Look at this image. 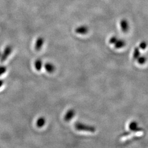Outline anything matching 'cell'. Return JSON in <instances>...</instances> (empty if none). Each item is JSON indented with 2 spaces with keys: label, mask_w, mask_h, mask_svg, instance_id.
Here are the masks:
<instances>
[{
  "label": "cell",
  "mask_w": 148,
  "mask_h": 148,
  "mask_svg": "<svg viewBox=\"0 0 148 148\" xmlns=\"http://www.w3.org/2000/svg\"><path fill=\"white\" fill-rule=\"evenodd\" d=\"M13 48L11 46H7L5 48L3 52L1 55L0 57V62L3 63L5 61L7 58L10 56L12 52Z\"/></svg>",
  "instance_id": "1"
},
{
  "label": "cell",
  "mask_w": 148,
  "mask_h": 148,
  "mask_svg": "<svg viewBox=\"0 0 148 148\" xmlns=\"http://www.w3.org/2000/svg\"><path fill=\"white\" fill-rule=\"evenodd\" d=\"M75 128L77 129V130L79 131H87L91 132H93L95 131V128L94 127L84 125V124H82L81 123H77L76 124H75Z\"/></svg>",
  "instance_id": "2"
},
{
  "label": "cell",
  "mask_w": 148,
  "mask_h": 148,
  "mask_svg": "<svg viewBox=\"0 0 148 148\" xmlns=\"http://www.w3.org/2000/svg\"><path fill=\"white\" fill-rule=\"evenodd\" d=\"M88 31H89L88 27L86 25L79 26L75 29V32L77 34H80V35H86L88 33Z\"/></svg>",
  "instance_id": "3"
},
{
  "label": "cell",
  "mask_w": 148,
  "mask_h": 148,
  "mask_svg": "<svg viewBox=\"0 0 148 148\" xmlns=\"http://www.w3.org/2000/svg\"><path fill=\"white\" fill-rule=\"evenodd\" d=\"M44 43V39L42 37H39L37 39V40L36 41V42L35 44V49L38 51L40 49H41V48L42 47Z\"/></svg>",
  "instance_id": "4"
},
{
  "label": "cell",
  "mask_w": 148,
  "mask_h": 148,
  "mask_svg": "<svg viewBox=\"0 0 148 148\" xmlns=\"http://www.w3.org/2000/svg\"><path fill=\"white\" fill-rule=\"evenodd\" d=\"M120 26H121L122 31L123 32H128L129 29V25L126 20L125 19L122 20L120 22Z\"/></svg>",
  "instance_id": "5"
},
{
  "label": "cell",
  "mask_w": 148,
  "mask_h": 148,
  "mask_svg": "<svg viewBox=\"0 0 148 148\" xmlns=\"http://www.w3.org/2000/svg\"><path fill=\"white\" fill-rule=\"evenodd\" d=\"M45 68L48 73H53L56 70L55 66L51 63H47L45 65Z\"/></svg>",
  "instance_id": "6"
},
{
  "label": "cell",
  "mask_w": 148,
  "mask_h": 148,
  "mask_svg": "<svg viewBox=\"0 0 148 148\" xmlns=\"http://www.w3.org/2000/svg\"><path fill=\"white\" fill-rule=\"evenodd\" d=\"M75 115V111L73 110H70L66 112V114L65 115L64 119L66 121H69L71 119H72L74 116Z\"/></svg>",
  "instance_id": "7"
},
{
  "label": "cell",
  "mask_w": 148,
  "mask_h": 148,
  "mask_svg": "<svg viewBox=\"0 0 148 148\" xmlns=\"http://www.w3.org/2000/svg\"><path fill=\"white\" fill-rule=\"evenodd\" d=\"M114 45L115 47L117 49H119V48H121L125 47L126 45V42L122 40H118L117 39L116 42L115 43Z\"/></svg>",
  "instance_id": "8"
},
{
  "label": "cell",
  "mask_w": 148,
  "mask_h": 148,
  "mask_svg": "<svg viewBox=\"0 0 148 148\" xmlns=\"http://www.w3.org/2000/svg\"><path fill=\"white\" fill-rule=\"evenodd\" d=\"M34 66L35 69L37 70V71H40L42 69V62L41 60L40 59H37L34 63Z\"/></svg>",
  "instance_id": "9"
},
{
  "label": "cell",
  "mask_w": 148,
  "mask_h": 148,
  "mask_svg": "<svg viewBox=\"0 0 148 148\" xmlns=\"http://www.w3.org/2000/svg\"><path fill=\"white\" fill-rule=\"evenodd\" d=\"M45 123V120L41 117V118H40L37 121V126L38 127H42L44 126Z\"/></svg>",
  "instance_id": "10"
},
{
  "label": "cell",
  "mask_w": 148,
  "mask_h": 148,
  "mask_svg": "<svg viewBox=\"0 0 148 148\" xmlns=\"http://www.w3.org/2000/svg\"><path fill=\"white\" fill-rule=\"evenodd\" d=\"M130 128L133 131H138V126L137 124L134 122H133L131 124H130Z\"/></svg>",
  "instance_id": "11"
},
{
  "label": "cell",
  "mask_w": 148,
  "mask_h": 148,
  "mask_svg": "<svg viewBox=\"0 0 148 148\" xmlns=\"http://www.w3.org/2000/svg\"><path fill=\"white\" fill-rule=\"evenodd\" d=\"M139 55H140V52H139V49L138 48H136L133 52V59H137L139 57Z\"/></svg>",
  "instance_id": "12"
},
{
  "label": "cell",
  "mask_w": 148,
  "mask_h": 148,
  "mask_svg": "<svg viewBox=\"0 0 148 148\" xmlns=\"http://www.w3.org/2000/svg\"><path fill=\"white\" fill-rule=\"evenodd\" d=\"M138 62L140 64H143L146 62V58L144 57H141L138 58Z\"/></svg>",
  "instance_id": "13"
},
{
  "label": "cell",
  "mask_w": 148,
  "mask_h": 148,
  "mask_svg": "<svg viewBox=\"0 0 148 148\" xmlns=\"http://www.w3.org/2000/svg\"><path fill=\"white\" fill-rule=\"evenodd\" d=\"M7 71V68L4 66H0V76L5 74Z\"/></svg>",
  "instance_id": "14"
},
{
  "label": "cell",
  "mask_w": 148,
  "mask_h": 148,
  "mask_svg": "<svg viewBox=\"0 0 148 148\" xmlns=\"http://www.w3.org/2000/svg\"><path fill=\"white\" fill-rule=\"evenodd\" d=\"M117 40V38L116 36H112L110 38L109 43L110 44H114L116 42Z\"/></svg>",
  "instance_id": "15"
},
{
  "label": "cell",
  "mask_w": 148,
  "mask_h": 148,
  "mask_svg": "<svg viewBox=\"0 0 148 148\" xmlns=\"http://www.w3.org/2000/svg\"><path fill=\"white\" fill-rule=\"evenodd\" d=\"M147 43L145 42H142L140 43V44L139 45V47L140 48L144 49L147 47Z\"/></svg>",
  "instance_id": "16"
},
{
  "label": "cell",
  "mask_w": 148,
  "mask_h": 148,
  "mask_svg": "<svg viewBox=\"0 0 148 148\" xmlns=\"http://www.w3.org/2000/svg\"><path fill=\"white\" fill-rule=\"evenodd\" d=\"M3 84V81L2 80H0V87H1Z\"/></svg>",
  "instance_id": "17"
},
{
  "label": "cell",
  "mask_w": 148,
  "mask_h": 148,
  "mask_svg": "<svg viewBox=\"0 0 148 148\" xmlns=\"http://www.w3.org/2000/svg\"><path fill=\"white\" fill-rule=\"evenodd\" d=\"M0 57H1V52H0Z\"/></svg>",
  "instance_id": "18"
}]
</instances>
